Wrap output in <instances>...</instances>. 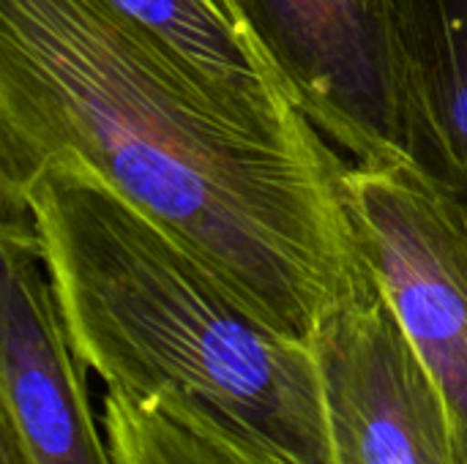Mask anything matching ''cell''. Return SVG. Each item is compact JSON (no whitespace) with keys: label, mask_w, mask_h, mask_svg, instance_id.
I'll return each instance as SVG.
<instances>
[{"label":"cell","mask_w":467,"mask_h":464,"mask_svg":"<svg viewBox=\"0 0 467 464\" xmlns=\"http://www.w3.org/2000/svg\"><path fill=\"white\" fill-rule=\"evenodd\" d=\"M25 211L79 361L252 464H337L309 342L263 320L183 241L77 156L47 161Z\"/></svg>","instance_id":"7a4b0ae2"},{"label":"cell","mask_w":467,"mask_h":464,"mask_svg":"<svg viewBox=\"0 0 467 464\" xmlns=\"http://www.w3.org/2000/svg\"><path fill=\"white\" fill-rule=\"evenodd\" d=\"M101 427L118 464H252L208 429L109 391Z\"/></svg>","instance_id":"9c48e42d"},{"label":"cell","mask_w":467,"mask_h":464,"mask_svg":"<svg viewBox=\"0 0 467 464\" xmlns=\"http://www.w3.org/2000/svg\"><path fill=\"white\" fill-rule=\"evenodd\" d=\"M161 38L213 88L263 120H290L293 104L279 71L252 36L235 0H107Z\"/></svg>","instance_id":"52a82bcc"},{"label":"cell","mask_w":467,"mask_h":464,"mask_svg":"<svg viewBox=\"0 0 467 464\" xmlns=\"http://www.w3.org/2000/svg\"><path fill=\"white\" fill-rule=\"evenodd\" d=\"M293 104L364 167H410L460 200L413 85L394 0H235Z\"/></svg>","instance_id":"3957f363"},{"label":"cell","mask_w":467,"mask_h":464,"mask_svg":"<svg viewBox=\"0 0 467 464\" xmlns=\"http://www.w3.org/2000/svg\"><path fill=\"white\" fill-rule=\"evenodd\" d=\"M309 347L337 464H465L446 397L372 268L323 312Z\"/></svg>","instance_id":"277c9868"},{"label":"cell","mask_w":467,"mask_h":464,"mask_svg":"<svg viewBox=\"0 0 467 464\" xmlns=\"http://www.w3.org/2000/svg\"><path fill=\"white\" fill-rule=\"evenodd\" d=\"M60 156L296 339L369 273L350 164L304 112H246L107 0H0V208Z\"/></svg>","instance_id":"6da1fadb"},{"label":"cell","mask_w":467,"mask_h":464,"mask_svg":"<svg viewBox=\"0 0 467 464\" xmlns=\"http://www.w3.org/2000/svg\"><path fill=\"white\" fill-rule=\"evenodd\" d=\"M0 263V416L33 464H118L25 211H3Z\"/></svg>","instance_id":"8992f818"},{"label":"cell","mask_w":467,"mask_h":464,"mask_svg":"<svg viewBox=\"0 0 467 464\" xmlns=\"http://www.w3.org/2000/svg\"><path fill=\"white\" fill-rule=\"evenodd\" d=\"M364 257L435 375L467 464V211L410 167L350 164Z\"/></svg>","instance_id":"5b68a950"},{"label":"cell","mask_w":467,"mask_h":464,"mask_svg":"<svg viewBox=\"0 0 467 464\" xmlns=\"http://www.w3.org/2000/svg\"><path fill=\"white\" fill-rule=\"evenodd\" d=\"M394 14L413 85L457 167L467 211V0H394Z\"/></svg>","instance_id":"ba28073f"},{"label":"cell","mask_w":467,"mask_h":464,"mask_svg":"<svg viewBox=\"0 0 467 464\" xmlns=\"http://www.w3.org/2000/svg\"><path fill=\"white\" fill-rule=\"evenodd\" d=\"M0 464H33L22 449V440L16 438L14 427L0 416Z\"/></svg>","instance_id":"30bf717a"}]
</instances>
